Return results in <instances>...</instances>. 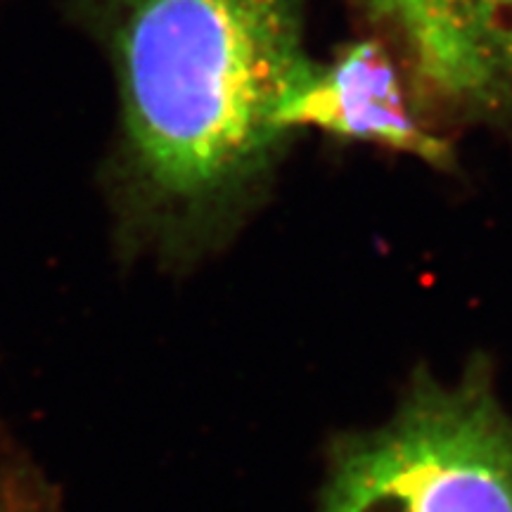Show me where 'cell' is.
<instances>
[{
	"label": "cell",
	"instance_id": "2",
	"mask_svg": "<svg viewBox=\"0 0 512 512\" xmlns=\"http://www.w3.org/2000/svg\"><path fill=\"white\" fill-rule=\"evenodd\" d=\"M316 512H512V413L494 358L477 351L456 380L420 363L387 420L332 434Z\"/></svg>",
	"mask_w": 512,
	"mask_h": 512
},
{
	"label": "cell",
	"instance_id": "1",
	"mask_svg": "<svg viewBox=\"0 0 512 512\" xmlns=\"http://www.w3.org/2000/svg\"><path fill=\"white\" fill-rule=\"evenodd\" d=\"M105 55L117 128L100 169L121 264L171 275L226 252L266 204L309 74L306 0H67Z\"/></svg>",
	"mask_w": 512,
	"mask_h": 512
},
{
	"label": "cell",
	"instance_id": "4",
	"mask_svg": "<svg viewBox=\"0 0 512 512\" xmlns=\"http://www.w3.org/2000/svg\"><path fill=\"white\" fill-rule=\"evenodd\" d=\"M283 126L316 128L328 136L377 145L439 171L456 166V150L422 124L403 91L399 64L377 38H358L330 62H313L290 95Z\"/></svg>",
	"mask_w": 512,
	"mask_h": 512
},
{
	"label": "cell",
	"instance_id": "5",
	"mask_svg": "<svg viewBox=\"0 0 512 512\" xmlns=\"http://www.w3.org/2000/svg\"><path fill=\"white\" fill-rule=\"evenodd\" d=\"M0 512H67L38 460L0 418Z\"/></svg>",
	"mask_w": 512,
	"mask_h": 512
},
{
	"label": "cell",
	"instance_id": "3",
	"mask_svg": "<svg viewBox=\"0 0 512 512\" xmlns=\"http://www.w3.org/2000/svg\"><path fill=\"white\" fill-rule=\"evenodd\" d=\"M411 83L453 117L512 121V0H358Z\"/></svg>",
	"mask_w": 512,
	"mask_h": 512
}]
</instances>
